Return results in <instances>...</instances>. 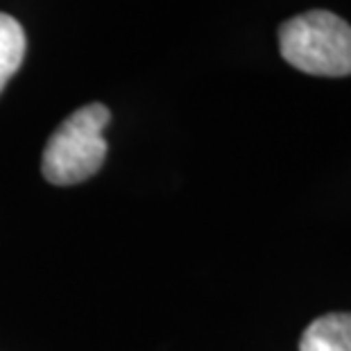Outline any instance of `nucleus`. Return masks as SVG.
I'll return each instance as SVG.
<instances>
[{
    "label": "nucleus",
    "mask_w": 351,
    "mask_h": 351,
    "mask_svg": "<svg viewBox=\"0 0 351 351\" xmlns=\"http://www.w3.org/2000/svg\"><path fill=\"white\" fill-rule=\"evenodd\" d=\"M281 57L293 69L317 77L351 75V25L333 12L313 10L279 29Z\"/></svg>",
    "instance_id": "nucleus-1"
},
{
    "label": "nucleus",
    "mask_w": 351,
    "mask_h": 351,
    "mask_svg": "<svg viewBox=\"0 0 351 351\" xmlns=\"http://www.w3.org/2000/svg\"><path fill=\"white\" fill-rule=\"evenodd\" d=\"M109 121L111 111L100 102L73 111L52 132L43 150V177L55 186H73L93 177L107 159V141L102 132Z\"/></svg>",
    "instance_id": "nucleus-2"
},
{
    "label": "nucleus",
    "mask_w": 351,
    "mask_h": 351,
    "mask_svg": "<svg viewBox=\"0 0 351 351\" xmlns=\"http://www.w3.org/2000/svg\"><path fill=\"white\" fill-rule=\"evenodd\" d=\"M300 351H351V313H328L311 322Z\"/></svg>",
    "instance_id": "nucleus-3"
},
{
    "label": "nucleus",
    "mask_w": 351,
    "mask_h": 351,
    "mask_svg": "<svg viewBox=\"0 0 351 351\" xmlns=\"http://www.w3.org/2000/svg\"><path fill=\"white\" fill-rule=\"evenodd\" d=\"M25 32L16 19L0 12V91L21 69L25 57Z\"/></svg>",
    "instance_id": "nucleus-4"
}]
</instances>
